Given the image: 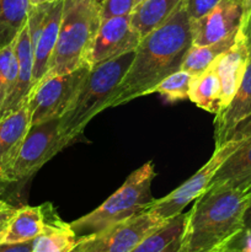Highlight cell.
Instances as JSON below:
<instances>
[{
	"label": "cell",
	"instance_id": "cell-1",
	"mask_svg": "<svg viewBox=\"0 0 251 252\" xmlns=\"http://www.w3.org/2000/svg\"><path fill=\"white\" fill-rule=\"evenodd\" d=\"M191 47V19L182 0L166 21L140 39L132 64L107 107L122 106L140 96L153 94L162 79L181 69Z\"/></svg>",
	"mask_w": 251,
	"mask_h": 252
},
{
	"label": "cell",
	"instance_id": "cell-2",
	"mask_svg": "<svg viewBox=\"0 0 251 252\" xmlns=\"http://www.w3.org/2000/svg\"><path fill=\"white\" fill-rule=\"evenodd\" d=\"M249 194L235 189H208L187 216L179 252H217L243 231Z\"/></svg>",
	"mask_w": 251,
	"mask_h": 252
},
{
	"label": "cell",
	"instance_id": "cell-3",
	"mask_svg": "<svg viewBox=\"0 0 251 252\" xmlns=\"http://www.w3.org/2000/svg\"><path fill=\"white\" fill-rule=\"evenodd\" d=\"M134 52H128L90 69L74 101L61 117V152L78 140L97 113L108 108V102L132 64Z\"/></svg>",
	"mask_w": 251,
	"mask_h": 252
},
{
	"label": "cell",
	"instance_id": "cell-4",
	"mask_svg": "<svg viewBox=\"0 0 251 252\" xmlns=\"http://www.w3.org/2000/svg\"><path fill=\"white\" fill-rule=\"evenodd\" d=\"M101 20V5L95 0H64L58 39L46 75L68 74L85 65Z\"/></svg>",
	"mask_w": 251,
	"mask_h": 252
},
{
	"label": "cell",
	"instance_id": "cell-5",
	"mask_svg": "<svg viewBox=\"0 0 251 252\" xmlns=\"http://www.w3.org/2000/svg\"><path fill=\"white\" fill-rule=\"evenodd\" d=\"M155 176L157 171L152 161L145 162L133 171L122 186L101 206L70 223L76 235L79 238L94 235L148 211L155 199L152 194Z\"/></svg>",
	"mask_w": 251,
	"mask_h": 252
},
{
	"label": "cell",
	"instance_id": "cell-6",
	"mask_svg": "<svg viewBox=\"0 0 251 252\" xmlns=\"http://www.w3.org/2000/svg\"><path fill=\"white\" fill-rule=\"evenodd\" d=\"M251 127V116L241 123L238 127L236 132L229 139L224 143L221 147L214 149L213 155L211 159L193 175L189 177L187 181H185L181 186L175 189L165 197L159 199H154L152 206L148 208V212L159 217L161 220H169L174 217L182 213L185 208L191 203L192 201H196L199 196L204 193L208 189L212 180L216 176L218 170L223 165V162L230 157L234 150L240 145L245 135L248 134L249 129Z\"/></svg>",
	"mask_w": 251,
	"mask_h": 252
},
{
	"label": "cell",
	"instance_id": "cell-7",
	"mask_svg": "<svg viewBox=\"0 0 251 252\" xmlns=\"http://www.w3.org/2000/svg\"><path fill=\"white\" fill-rule=\"evenodd\" d=\"M90 69L85 64L71 73L43 76L32 88L27 100L31 126L61 118L74 101Z\"/></svg>",
	"mask_w": 251,
	"mask_h": 252
},
{
	"label": "cell",
	"instance_id": "cell-8",
	"mask_svg": "<svg viewBox=\"0 0 251 252\" xmlns=\"http://www.w3.org/2000/svg\"><path fill=\"white\" fill-rule=\"evenodd\" d=\"M61 118H52L31 126L20 152L6 175V181L12 185L29 180L42 165L61 152Z\"/></svg>",
	"mask_w": 251,
	"mask_h": 252
},
{
	"label": "cell",
	"instance_id": "cell-9",
	"mask_svg": "<svg viewBox=\"0 0 251 252\" xmlns=\"http://www.w3.org/2000/svg\"><path fill=\"white\" fill-rule=\"evenodd\" d=\"M165 220L145 211L105 230L83 236L76 252H132Z\"/></svg>",
	"mask_w": 251,
	"mask_h": 252
},
{
	"label": "cell",
	"instance_id": "cell-10",
	"mask_svg": "<svg viewBox=\"0 0 251 252\" xmlns=\"http://www.w3.org/2000/svg\"><path fill=\"white\" fill-rule=\"evenodd\" d=\"M64 0H53L30 7L27 17L33 49V86L47 74L58 39Z\"/></svg>",
	"mask_w": 251,
	"mask_h": 252
},
{
	"label": "cell",
	"instance_id": "cell-11",
	"mask_svg": "<svg viewBox=\"0 0 251 252\" xmlns=\"http://www.w3.org/2000/svg\"><path fill=\"white\" fill-rule=\"evenodd\" d=\"M140 39L130 24V15L101 20L98 31L89 51L86 64L93 68L103 62L135 51Z\"/></svg>",
	"mask_w": 251,
	"mask_h": 252
},
{
	"label": "cell",
	"instance_id": "cell-12",
	"mask_svg": "<svg viewBox=\"0 0 251 252\" xmlns=\"http://www.w3.org/2000/svg\"><path fill=\"white\" fill-rule=\"evenodd\" d=\"M244 19V0H220L198 20H191L192 44L206 46L226 38L240 29Z\"/></svg>",
	"mask_w": 251,
	"mask_h": 252
},
{
	"label": "cell",
	"instance_id": "cell-13",
	"mask_svg": "<svg viewBox=\"0 0 251 252\" xmlns=\"http://www.w3.org/2000/svg\"><path fill=\"white\" fill-rule=\"evenodd\" d=\"M249 62H250V56H249L246 37L241 29H239L235 43L212 63L220 80L221 110L229 105L231 98L235 95L245 75Z\"/></svg>",
	"mask_w": 251,
	"mask_h": 252
},
{
	"label": "cell",
	"instance_id": "cell-14",
	"mask_svg": "<svg viewBox=\"0 0 251 252\" xmlns=\"http://www.w3.org/2000/svg\"><path fill=\"white\" fill-rule=\"evenodd\" d=\"M30 127L31 115L27 102L0 118V175L4 181H6L7 172L19 154Z\"/></svg>",
	"mask_w": 251,
	"mask_h": 252
},
{
	"label": "cell",
	"instance_id": "cell-15",
	"mask_svg": "<svg viewBox=\"0 0 251 252\" xmlns=\"http://www.w3.org/2000/svg\"><path fill=\"white\" fill-rule=\"evenodd\" d=\"M251 116V61L249 62L245 75L229 105L216 115L214 139L216 148L221 147L231 139L239 126Z\"/></svg>",
	"mask_w": 251,
	"mask_h": 252
},
{
	"label": "cell",
	"instance_id": "cell-16",
	"mask_svg": "<svg viewBox=\"0 0 251 252\" xmlns=\"http://www.w3.org/2000/svg\"><path fill=\"white\" fill-rule=\"evenodd\" d=\"M228 187L251 193V127L233 154L223 162L208 189Z\"/></svg>",
	"mask_w": 251,
	"mask_h": 252
},
{
	"label": "cell",
	"instance_id": "cell-17",
	"mask_svg": "<svg viewBox=\"0 0 251 252\" xmlns=\"http://www.w3.org/2000/svg\"><path fill=\"white\" fill-rule=\"evenodd\" d=\"M46 216L42 233L32 240V252H74L80 244L79 238L71 228L59 218L51 203H44Z\"/></svg>",
	"mask_w": 251,
	"mask_h": 252
},
{
	"label": "cell",
	"instance_id": "cell-18",
	"mask_svg": "<svg viewBox=\"0 0 251 252\" xmlns=\"http://www.w3.org/2000/svg\"><path fill=\"white\" fill-rule=\"evenodd\" d=\"M15 53H16L17 65H19L17 81L11 96L0 113V118L25 105L33 88V49L31 46L27 24L15 39Z\"/></svg>",
	"mask_w": 251,
	"mask_h": 252
},
{
	"label": "cell",
	"instance_id": "cell-19",
	"mask_svg": "<svg viewBox=\"0 0 251 252\" xmlns=\"http://www.w3.org/2000/svg\"><path fill=\"white\" fill-rule=\"evenodd\" d=\"M188 100H191L197 107L209 113L218 115L220 112L221 86L213 64H211L206 70L192 75Z\"/></svg>",
	"mask_w": 251,
	"mask_h": 252
},
{
	"label": "cell",
	"instance_id": "cell-20",
	"mask_svg": "<svg viewBox=\"0 0 251 252\" xmlns=\"http://www.w3.org/2000/svg\"><path fill=\"white\" fill-rule=\"evenodd\" d=\"M188 213H181L165 221L148 235L132 252H179Z\"/></svg>",
	"mask_w": 251,
	"mask_h": 252
},
{
	"label": "cell",
	"instance_id": "cell-21",
	"mask_svg": "<svg viewBox=\"0 0 251 252\" xmlns=\"http://www.w3.org/2000/svg\"><path fill=\"white\" fill-rule=\"evenodd\" d=\"M46 207L24 206L17 209L1 243L19 244L36 239L44 225Z\"/></svg>",
	"mask_w": 251,
	"mask_h": 252
},
{
	"label": "cell",
	"instance_id": "cell-22",
	"mask_svg": "<svg viewBox=\"0 0 251 252\" xmlns=\"http://www.w3.org/2000/svg\"><path fill=\"white\" fill-rule=\"evenodd\" d=\"M182 0H144L130 14V24L140 38L166 21Z\"/></svg>",
	"mask_w": 251,
	"mask_h": 252
},
{
	"label": "cell",
	"instance_id": "cell-23",
	"mask_svg": "<svg viewBox=\"0 0 251 252\" xmlns=\"http://www.w3.org/2000/svg\"><path fill=\"white\" fill-rule=\"evenodd\" d=\"M30 0H0V49L11 44L26 26Z\"/></svg>",
	"mask_w": 251,
	"mask_h": 252
},
{
	"label": "cell",
	"instance_id": "cell-24",
	"mask_svg": "<svg viewBox=\"0 0 251 252\" xmlns=\"http://www.w3.org/2000/svg\"><path fill=\"white\" fill-rule=\"evenodd\" d=\"M238 31L226 37V38L211 44H206V46H193L192 44V47L185 57L181 69L188 71L192 75L206 70L220 54L228 51L235 43Z\"/></svg>",
	"mask_w": 251,
	"mask_h": 252
},
{
	"label": "cell",
	"instance_id": "cell-25",
	"mask_svg": "<svg viewBox=\"0 0 251 252\" xmlns=\"http://www.w3.org/2000/svg\"><path fill=\"white\" fill-rule=\"evenodd\" d=\"M19 74L15 41L0 49V113L14 91Z\"/></svg>",
	"mask_w": 251,
	"mask_h": 252
},
{
	"label": "cell",
	"instance_id": "cell-26",
	"mask_svg": "<svg viewBox=\"0 0 251 252\" xmlns=\"http://www.w3.org/2000/svg\"><path fill=\"white\" fill-rule=\"evenodd\" d=\"M192 74L188 71L180 69L175 73L170 74L165 79H162L154 88L153 93L161 95L169 102H176L188 98L189 83H191Z\"/></svg>",
	"mask_w": 251,
	"mask_h": 252
},
{
	"label": "cell",
	"instance_id": "cell-27",
	"mask_svg": "<svg viewBox=\"0 0 251 252\" xmlns=\"http://www.w3.org/2000/svg\"><path fill=\"white\" fill-rule=\"evenodd\" d=\"M133 9L134 0H103L101 4V19L130 15Z\"/></svg>",
	"mask_w": 251,
	"mask_h": 252
},
{
	"label": "cell",
	"instance_id": "cell-28",
	"mask_svg": "<svg viewBox=\"0 0 251 252\" xmlns=\"http://www.w3.org/2000/svg\"><path fill=\"white\" fill-rule=\"evenodd\" d=\"M220 0H184L185 9L191 20H198L211 12Z\"/></svg>",
	"mask_w": 251,
	"mask_h": 252
},
{
	"label": "cell",
	"instance_id": "cell-29",
	"mask_svg": "<svg viewBox=\"0 0 251 252\" xmlns=\"http://www.w3.org/2000/svg\"><path fill=\"white\" fill-rule=\"evenodd\" d=\"M17 209H19L17 207H14L12 204L0 199V243L4 239L7 228H9L14 216L16 214Z\"/></svg>",
	"mask_w": 251,
	"mask_h": 252
},
{
	"label": "cell",
	"instance_id": "cell-30",
	"mask_svg": "<svg viewBox=\"0 0 251 252\" xmlns=\"http://www.w3.org/2000/svg\"><path fill=\"white\" fill-rule=\"evenodd\" d=\"M228 248L236 249L241 252H251V229H243V231L229 244Z\"/></svg>",
	"mask_w": 251,
	"mask_h": 252
},
{
	"label": "cell",
	"instance_id": "cell-31",
	"mask_svg": "<svg viewBox=\"0 0 251 252\" xmlns=\"http://www.w3.org/2000/svg\"><path fill=\"white\" fill-rule=\"evenodd\" d=\"M0 252H32V241L19 244L0 243Z\"/></svg>",
	"mask_w": 251,
	"mask_h": 252
},
{
	"label": "cell",
	"instance_id": "cell-32",
	"mask_svg": "<svg viewBox=\"0 0 251 252\" xmlns=\"http://www.w3.org/2000/svg\"><path fill=\"white\" fill-rule=\"evenodd\" d=\"M241 31L244 32L246 37V43H248V49H249V56H250V61H251V19L248 20L246 22L241 24L240 26Z\"/></svg>",
	"mask_w": 251,
	"mask_h": 252
},
{
	"label": "cell",
	"instance_id": "cell-33",
	"mask_svg": "<svg viewBox=\"0 0 251 252\" xmlns=\"http://www.w3.org/2000/svg\"><path fill=\"white\" fill-rule=\"evenodd\" d=\"M244 229H251V193L249 194V202L244 213Z\"/></svg>",
	"mask_w": 251,
	"mask_h": 252
},
{
	"label": "cell",
	"instance_id": "cell-34",
	"mask_svg": "<svg viewBox=\"0 0 251 252\" xmlns=\"http://www.w3.org/2000/svg\"><path fill=\"white\" fill-rule=\"evenodd\" d=\"M251 19V0H244V19L243 22H246Z\"/></svg>",
	"mask_w": 251,
	"mask_h": 252
},
{
	"label": "cell",
	"instance_id": "cell-35",
	"mask_svg": "<svg viewBox=\"0 0 251 252\" xmlns=\"http://www.w3.org/2000/svg\"><path fill=\"white\" fill-rule=\"evenodd\" d=\"M10 182H5V181H0V196H1L2 193H5V191H6L7 187L10 186Z\"/></svg>",
	"mask_w": 251,
	"mask_h": 252
},
{
	"label": "cell",
	"instance_id": "cell-36",
	"mask_svg": "<svg viewBox=\"0 0 251 252\" xmlns=\"http://www.w3.org/2000/svg\"><path fill=\"white\" fill-rule=\"evenodd\" d=\"M51 1H53V0H30V2H31L32 6H34V5L47 4V2H51Z\"/></svg>",
	"mask_w": 251,
	"mask_h": 252
},
{
	"label": "cell",
	"instance_id": "cell-37",
	"mask_svg": "<svg viewBox=\"0 0 251 252\" xmlns=\"http://www.w3.org/2000/svg\"><path fill=\"white\" fill-rule=\"evenodd\" d=\"M217 252H241V251L236 250V249H233V248H226V249H223V250L217 251Z\"/></svg>",
	"mask_w": 251,
	"mask_h": 252
},
{
	"label": "cell",
	"instance_id": "cell-38",
	"mask_svg": "<svg viewBox=\"0 0 251 252\" xmlns=\"http://www.w3.org/2000/svg\"><path fill=\"white\" fill-rule=\"evenodd\" d=\"M143 1H144V0H134V7L138 6L139 4H142Z\"/></svg>",
	"mask_w": 251,
	"mask_h": 252
},
{
	"label": "cell",
	"instance_id": "cell-39",
	"mask_svg": "<svg viewBox=\"0 0 251 252\" xmlns=\"http://www.w3.org/2000/svg\"><path fill=\"white\" fill-rule=\"evenodd\" d=\"M95 1H96V2H98V4L101 5V4H102V1H103V0H95Z\"/></svg>",
	"mask_w": 251,
	"mask_h": 252
},
{
	"label": "cell",
	"instance_id": "cell-40",
	"mask_svg": "<svg viewBox=\"0 0 251 252\" xmlns=\"http://www.w3.org/2000/svg\"><path fill=\"white\" fill-rule=\"evenodd\" d=\"M0 181H4V180H2V177H1V175H0ZM6 182V181H5Z\"/></svg>",
	"mask_w": 251,
	"mask_h": 252
},
{
	"label": "cell",
	"instance_id": "cell-41",
	"mask_svg": "<svg viewBox=\"0 0 251 252\" xmlns=\"http://www.w3.org/2000/svg\"><path fill=\"white\" fill-rule=\"evenodd\" d=\"M74 252H75V251H74Z\"/></svg>",
	"mask_w": 251,
	"mask_h": 252
},
{
	"label": "cell",
	"instance_id": "cell-42",
	"mask_svg": "<svg viewBox=\"0 0 251 252\" xmlns=\"http://www.w3.org/2000/svg\"><path fill=\"white\" fill-rule=\"evenodd\" d=\"M75 252H76V251H75Z\"/></svg>",
	"mask_w": 251,
	"mask_h": 252
}]
</instances>
